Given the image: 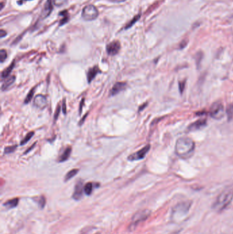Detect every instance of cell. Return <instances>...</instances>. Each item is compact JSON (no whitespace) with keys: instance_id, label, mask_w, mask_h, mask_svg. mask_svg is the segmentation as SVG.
<instances>
[{"instance_id":"1","label":"cell","mask_w":233,"mask_h":234,"mask_svg":"<svg viewBox=\"0 0 233 234\" xmlns=\"http://www.w3.org/2000/svg\"><path fill=\"white\" fill-rule=\"evenodd\" d=\"M195 143L188 137H181L176 141L175 153L176 156L182 159H187L193 154Z\"/></svg>"},{"instance_id":"2","label":"cell","mask_w":233,"mask_h":234,"mask_svg":"<svg viewBox=\"0 0 233 234\" xmlns=\"http://www.w3.org/2000/svg\"><path fill=\"white\" fill-rule=\"evenodd\" d=\"M233 199V188H229L223 190L219 194L213 204V209L217 212L224 210L231 204Z\"/></svg>"},{"instance_id":"3","label":"cell","mask_w":233,"mask_h":234,"mask_svg":"<svg viewBox=\"0 0 233 234\" xmlns=\"http://www.w3.org/2000/svg\"><path fill=\"white\" fill-rule=\"evenodd\" d=\"M99 16V11L94 5H87L82 10V17L86 21H93Z\"/></svg>"},{"instance_id":"4","label":"cell","mask_w":233,"mask_h":234,"mask_svg":"<svg viewBox=\"0 0 233 234\" xmlns=\"http://www.w3.org/2000/svg\"><path fill=\"white\" fill-rule=\"evenodd\" d=\"M150 214L151 212L149 210H143L137 211V212L135 214V215L132 218V222L129 227L130 229H131L133 226L136 227L140 222L147 220L150 216Z\"/></svg>"},{"instance_id":"5","label":"cell","mask_w":233,"mask_h":234,"mask_svg":"<svg viewBox=\"0 0 233 234\" xmlns=\"http://www.w3.org/2000/svg\"><path fill=\"white\" fill-rule=\"evenodd\" d=\"M210 115L213 118L220 120L224 117V109L222 103L220 102H215L210 107Z\"/></svg>"},{"instance_id":"6","label":"cell","mask_w":233,"mask_h":234,"mask_svg":"<svg viewBox=\"0 0 233 234\" xmlns=\"http://www.w3.org/2000/svg\"><path fill=\"white\" fill-rule=\"evenodd\" d=\"M150 148V146L149 145L145 146L144 147H143L142 149H140L139 151H137L136 153L130 155L128 157L129 160H130V161H134V160H142L143 158H144L146 155H147L148 152L149 151Z\"/></svg>"},{"instance_id":"7","label":"cell","mask_w":233,"mask_h":234,"mask_svg":"<svg viewBox=\"0 0 233 234\" xmlns=\"http://www.w3.org/2000/svg\"><path fill=\"white\" fill-rule=\"evenodd\" d=\"M120 49V43L119 41H114L109 43L106 47L107 52L109 55L110 56H115L117 53H118Z\"/></svg>"},{"instance_id":"8","label":"cell","mask_w":233,"mask_h":234,"mask_svg":"<svg viewBox=\"0 0 233 234\" xmlns=\"http://www.w3.org/2000/svg\"><path fill=\"white\" fill-rule=\"evenodd\" d=\"M34 105L36 108L41 110L45 108L47 105V101L45 96L42 95L36 96L34 99Z\"/></svg>"},{"instance_id":"9","label":"cell","mask_w":233,"mask_h":234,"mask_svg":"<svg viewBox=\"0 0 233 234\" xmlns=\"http://www.w3.org/2000/svg\"><path fill=\"white\" fill-rule=\"evenodd\" d=\"M83 190H84V187L83 186V182L81 181L78 182L75 187V190L73 194H72V198L76 201L80 200L83 195Z\"/></svg>"},{"instance_id":"10","label":"cell","mask_w":233,"mask_h":234,"mask_svg":"<svg viewBox=\"0 0 233 234\" xmlns=\"http://www.w3.org/2000/svg\"><path fill=\"white\" fill-rule=\"evenodd\" d=\"M206 125H207V120L205 119V118L199 119L191 124V125L188 127V130L196 131V130H198V129L203 128L204 127H205Z\"/></svg>"},{"instance_id":"11","label":"cell","mask_w":233,"mask_h":234,"mask_svg":"<svg viewBox=\"0 0 233 234\" xmlns=\"http://www.w3.org/2000/svg\"><path fill=\"white\" fill-rule=\"evenodd\" d=\"M126 87H127V83L125 82H117L112 87L109 95L110 96H114L117 94H118L119 92L122 91L123 90H125Z\"/></svg>"},{"instance_id":"12","label":"cell","mask_w":233,"mask_h":234,"mask_svg":"<svg viewBox=\"0 0 233 234\" xmlns=\"http://www.w3.org/2000/svg\"><path fill=\"white\" fill-rule=\"evenodd\" d=\"M52 9H53L52 3L51 2V0H48V1L46 2V4H44L43 11H42V13H41L42 17H43V19H45L47 17V16H49V15L51 13Z\"/></svg>"},{"instance_id":"13","label":"cell","mask_w":233,"mask_h":234,"mask_svg":"<svg viewBox=\"0 0 233 234\" xmlns=\"http://www.w3.org/2000/svg\"><path fill=\"white\" fill-rule=\"evenodd\" d=\"M100 72V70L99 69V67L95 66L92 68L90 69L88 71V73H87V79H88V81L89 83H90L91 81L94 80V77H96L97 75Z\"/></svg>"},{"instance_id":"14","label":"cell","mask_w":233,"mask_h":234,"mask_svg":"<svg viewBox=\"0 0 233 234\" xmlns=\"http://www.w3.org/2000/svg\"><path fill=\"white\" fill-rule=\"evenodd\" d=\"M15 76H9V77L4 79V81H3L2 85V91H5L7 88L12 85V84L15 82Z\"/></svg>"},{"instance_id":"15","label":"cell","mask_w":233,"mask_h":234,"mask_svg":"<svg viewBox=\"0 0 233 234\" xmlns=\"http://www.w3.org/2000/svg\"><path fill=\"white\" fill-rule=\"evenodd\" d=\"M71 148L69 146V147H67L65 150H64L63 153L60 156V158H59V162H62L68 160L70 156H71Z\"/></svg>"},{"instance_id":"16","label":"cell","mask_w":233,"mask_h":234,"mask_svg":"<svg viewBox=\"0 0 233 234\" xmlns=\"http://www.w3.org/2000/svg\"><path fill=\"white\" fill-rule=\"evenodd\" d=\"M14 67H15V63H12V64H10L9 67L3 70L2 73V79H5L9 77V75L10 74L11 72H12Z\"/></svg>"},{"instance_id":"17","label":"cell","mask_w":233,"mask_h":234,"mask_svg":"<svg viewBox=\"0 0 233 234\" xmlns=\"http://www.w3.org/2000/svg\"><path fill=\"white\" fill-rule=\"evenodd\" d=\"M19 203V199L18 198H15L13 199L9 200L7 202H5L4 204L5 207H7L8 208H14L15 207L16 205Z\"/></svg>"},{"instance_id":"18","label":"cell","mask_w":233,"mask_h":234,"mask_svg":"<svg viewBox=\"0 0 233 234\" xmlns=\"http://www.w3.org/2000/svg\"><path fill=\"white\" fill-rule=\"evenodd\" d=\"M78 172H79L78 169H72V170L70 171L69 173L66 175L65 178H64V181L65 182L69 181V179H71L74 176L76 175L78 173Z\"/></svg>"},{"instance_id":"19","label":"cell","mask_w":233,"mask_h":234,"mask_svg":"<svg viewBox=\"0 0 233 234\" xmlns=\"http://www.w3.org/2000/svg\"><path fill=\"white\" fill-rule=\"evenodd\" d=\"M226 114L228 121L233 120V103L231 104L226 109Z\"/></svg>"},{"instance_id":"20","label":"cell","mask_w":233,"mask_h":234,"mask_svg":"<svg viewBox=\"0 0 233 234\" xmlns=\"http://www.w3.org/2000/svg\"><path fill=\"white\" fill-rule=\"evenodd\" d=\"M92 189H93V184H92V183L89 182L88 184H86L85 186H84V192H85V193L87 195H90L92 192Z\"/></svg>"},{"instance_id":"21","label":"cell","mask_w":233,"mask_h":234,"mask_svg":"<svg viewBox=\"0 0 233 234\" xmlns=\"http://www.w3.org/2000/svg\"><path fill=\"white\" fill-rule=\"evenodd\" d=\"M53 5L56 7H61L66 4L67 0H51Z\"/></svg>"},{"instance_id":"22","label":"cell","mask_w":233,"mask_h":234,"mask_svg":"<svg viewBox=\"0 0 233 234\" xmlns=\"http://www.w3.org/2000/svg\"><path fill=\"white\" fill-rule=\"evenodd\" d=\"M34 92H35V88H32L31 91L29 92V93L27 94L26 98L25 99V101L24 103H30L31 101H32V98H33V95L34 94Z\"/></svg>"},{"instance_id":"23","label":"cell","mask_w":233,"mask_h":234,"mask_svg":"<svg viewBox=\"0 0 233 234\" xmlns=\"http://www.w3.org/2000/svg\"><path fill=\"white\" fill-rule=\"evenodd\" d=\"M34 133L33 131H31V132H30V133H28L26 136V137H25L24 139L22 140V141L21 142V145H26L28 141H30V140L32 139V137L34 136Z\"/></svg>"},{"instance_id":"24","label":"cell","mask_w":233,"mask_h":234,"mask_svg":"<svg viewBox=\"0 0 233 234\" xmlns=\"http://www.w3.org/2000/svg\"><path fill=\"white\" fill-rule=\"evenodd\" d=\"M6 58H7L6 51L4 49H1V51H0V62H1L2 63H3L5 59H6Z\"/></svg>"},{"instance_id":"25","label":"cell","mask_w":233,"mask_h":234,"mask_svg":"<svg viewBox=\"0 0 233 234\" xmlns=\"http://www.w3.org/2000/svg\"><path fill=\"white\" fill-rule=\"evenodd\" d=\"M139 17H140L139 15H137L136 16H135V17L133 19H132V20L129 22V23L127 25H126L125 29H128V28L131 27L132 25H133L134 23H136V22L138 21V19H139Z\"/></svg>"},{"instance_id":"26","label":"cell","mask_w":233,"mask_h":234,"mask_svg":"<svg viewBox=\"0 0 233 234\" xmlns=\"http://www.w3.org/2000/svg\"><path fill=\"white\" fill-rule=\"evenodd\" d=\"M16 147H17V146H16V145L7 146V147H5L4 149V153L8 154V153H12V152L15 151V149Z\"/></svg>"},{"instance_id":"27","label":"cell","mask_w":233,"mask_h":234,"mask_svg":"<svg viewBox=\"0 0 233 234\" xmlns=\"http://www.w3.org/2000/svg\"><path fill=\"white\" fill-rule=\"evenodd\" d=\"M68 20H69V15H68V14H67L66 11H64V15H63V19L60 21V25H62L64 24H65L66 23H67V22H68Z\"/></svg>"},{"instance_id":"28","label":"cell","mask_w":233,"mask_h":234,"mask_svg":"<svg viewBox=\"0 0 233 234\" xmlns=\"http://www.w3.org/2000/svg\"><path fill=\"white\" fill-rule=\"evenodd\" d=\"M45 202H46L45 198H44V196H41L40 199H38V205H40V207L41 208H43L44 207V205H45Z\"/></svg>"},{"instance_id":"29","label":"cell","mask_w":233,"mask_h":234,"mask_svg":"<svg viewBox=\"0 0 233 234\" xmlns=\"http://www.w3.org/2000/svg\"><path fill=\"white\" fill-rule=\"evenodd\" d=\"M60 109H61V106L60 105H58L57 108H56L55 110V114H54V120L56 121L58 119V118L59 117V114H60Z\"/></svg>"},{"instance_id":"30","label":"cell","mask_w":233,"mask_h":234,"mask_svg":"<svg viewBox=\"0 0 233 234\" xmlns=\"http://www.w3.org/2000/svg\"><path fill=\"white\" fill-rule=\"evenodd\" d=\"M62 111L64 112V114H66V101L65 100L63 101L62 103Z\"/></svg>"},{"instance_id":"31","label":"cell","mask_w":233,"mask_h":234,"mask_svg":"<svg viewBox=\"0 0 233 234\" xmlns=\"http://www.w3.org/2000/svg\"><path fill=\"white\" fill-rule=\"evenodd\" d=\"M6 32H5L4 30H1V32H0V37L1 38H4L5 36H6Z\"/></svg>"},{"instance_id":"32","label":"cell","mask_w":233,"mask_h":234,"mask_svg":"<svg viewBox=\"0 0 233 234\" xmlns=\"http://www.w3.org/2000/svg\"><path fill=\"white\" fill-rule=\"evenodd\" d=\"M35 145H36V143H35V144H34V145H32V146H31V147H30L29 149H27V151H26V152H25V154L27 153H28V152H30V151H31V149H33L34 147V146H35Z\"/></svg>"},{"instance_id":"33","label":"cell","mask_w":233,"mask_h":234,"mask_svg":"<svg viewBox=\"0 0 233 234\" xmlns=\"http://www.w3.org/2000/svg\"><path fill=\"white\" fill-rule=\"evenodd\" d=\"M109 1L113 2H116V3H120V2H125V1H126V0H109Z\"/></svg>"},{"instance_id":"34","label":"cell","mask_w":233,"mask_h":234,"mask_svg":"<svg viewBox=\"0 0 233 234\" xmlns=\"http://www.w3.org/2000/svg\"><path fill=\"white\" fill-rule=\"evenodd\" d=\"M23 1H26V0H23Z\"/></svg>"}]
</instances>
